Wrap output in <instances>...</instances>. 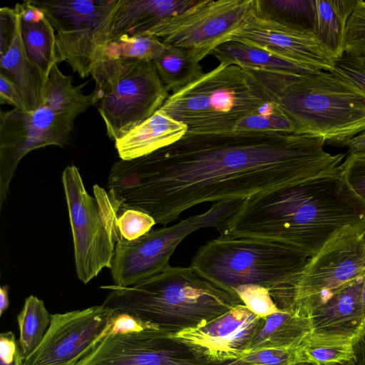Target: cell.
<instances>
[{
    "instance_id": "cell-19",
    "label": "cell",
    "mask_w": 365,
    "mask_h": 365,
    "mask_svg": "<svg viewBox=\"0 0 365 365\" xmlns=\"http://www.w3.org/2000/svg\"><path fill=\"white\" fill-rule=\"evenodd\" d=\"M198 1L118 0L110 26V41L123 35H145L158 23L183 12Z\"/></svg>"
},
{
    "instance_id": "cell-40",
    "label": "cell",
    "mask_w": 365,
    "mask_h": 365,
    "mask_svg": "<svg viewBox=\"0 0 365 365\" xmlns=\"http://www.w3.org/2000/svg\"><path fill=\"white\" fill-rule=\"evenodd\" d=\"M147 328H153L132 315L118 313L109 329V334H127L138 332Z\"/></svg>"
},
{
    "instance_id": "cell-32",
    "label": "cell",
    "mask_w": 365,
    "mask_h": 365,
    "mask_svg": "<svg viewBox=\"0 0 365 365\" xmlns=\"http://www.w3.org/2000/svg\"><path fill=\"white\" fill-rule=\"evenodd\" d=\"M343 51L349 55L365 56V1L356 0L348 19Z\"/></svg>"
},
{
    "instance_id": "cell-35",
    "label": "cell",
    "mask_w": 365,
    "mask_h": 365,
    "mask_svg": "<svg viewBox=\"0 0 365 365\" xmlns=\"http://www.w3.org/2000/svg\"><path fill=\"white\" fill-rule=\"evenodd\" d=\"M120 214L117 220L118 228L121 237L128 241L140 237L156 225L151 216L136 209H124Z\"/></svg>"
},
{
    "instance_id": "cell-43",
    "label": "cell",
    "mask_w": 365,
    "mask_h": 365,
    "mask_svg": "<svg viewBox=\"0 0 365 365\" xmlns=\"http://www.w3.org/2000/svg\"><path fill=\"white\" fill-rule=\"evenodd\" d=\"M343 147L349 148L348 153L365 151V132H363L344 143Z\"/></svg>"
},
{
    "instance_id": "cell-48",
    "label": "cell",
    "mask_w": 365,
    "mask_h": 365,
    "mask_svg": "<svg viewBox=\"0 0 365 365\" xmlns=\"http://www.w3.org/2000/svg\"><path fill=\"white\" fill-rule=\"evenodd\" d=\"M361 238L363 239V240L365 242V228L364 229V230L361 232Z\"/></svg>"
},
{
    "instance_id": "cell-31",
    "label": "cell",
    "mask_w": 365,
    "mask_h": 365,
    "mask_svg": "<svg viewBox=\"0 0 365 365\" xmlns=\"http://www.w3.org/2000/svg\"><path fill=\"white\" fill-rule=\"evenodd\" d=\"M166 48L167 45L153 35H123L109 43L105 56L110 58L153 61Z\"/></svg>"
},
{
    "instance_id": "cell-36",
    "label": "cell",
    "mask_w": 365,
    "mask_h": 365,
    "mask_svg": "<svg viewBox=\"0 0 365 365\" xmlns=\"http://www.w3.org/2000/svg\"><path fill=\"white\" fill-rule=\"evenodd\" d=\"M235 292L243 304L258 316L264 317L279 311L267 287L243 285L236 288Z\"/></svg>"
},
{
    "instance_id": "cell-18",
    "label": "cell",
    "mask_w": 365,
    "mask_h": 365,
    "mask_svg": "<svg viewBox=\"0 0 365 365\" xmlns=\"http://www.w3.org/2000/svg\"><path fill=\"white\" fill-rule=\"evenodd\" d=\"M364 276L351 281L324 304L307 313L312 335L352 340L361 336L364 324L362 304Z\"/></svg>"
},
{
    "instance_id": "cell-46",
    "label": "cell",
    "mask_w": 365,
    "mask_h": 365,
    "mask_svg": "<svg viewBox=\"0 0 365 365\" xmlns=\"http://www.w3.org/2000/svg\"><path fill=\"white\" fill-rule=\"evenodd\" d=\"M294 365H322V364H312V363H308V362H299L297 363ZM326 365H352L351 361V362H346V363H341V364H326Z\"/></svg>"
},
{
    "instance_id": "cell-3",
    "label": "cell",
    "mask_w": 365,
    "mask_h": 365,
    "mask_svg": "<svg viewBox=\"0 0 365 365\" xmlns=\"http://www.w3.org/2000/svg\"><path fill=\"white\" fill-rule=\"evenodd\" d=\"M101 288L110 290L103 305L170 334L204 324L243 304L237 293L208 281L190 266L169 265L135 285Z\"/></svg>"
},
{
    "instance_id": "cell-42",
    "label": "cell",
    "mask_w": 365,
    "mask_h": 365,
    "mask_svg": "<svg viewBox=\"0 0 365 365\" xmlns=\"http://www.w3.org/2000/svg\"><path fill=\"white\" fill-rule=\"evenodd\" d=\"M352 365H365V336H361L354 343V357Z\"/></svg>"
},
{
    "instance_id": "cell-39",
    "label": "cell",
    "mask_w": 365,
    "mask_h": 365,
    "mask_svg": "<svg viewBox=\"0 0 365 365\" xmlns=\"http://www.w3.org/2000/svg\"><path fill=\"white\" fill-rule=\"evenodd\" d=\"M0 101L13 106L14 108L28 110L26 101L15 83L0 73Z\"/></svg>"
},
{
    "instance_id": "cell-1",
    "label": "cell",
    "mask_w": 365,
    "mask_h": 365,
    "mask_svg": "<svg viewBox=\"0 0 365 365\" xmlns=\"http://www.w3.org/2000/svg\"><path fill=\"white\" fill-rule=\"evenodd\" d=\"M297 132L186 133L174 143L111 167L108 193L165 225L204 202L245 200L334 170L346 155Z\"/></svg>"
},
{
    "instance_id": "cell-47",
    "label": "cell",
    "mask_w": 365,
    "mask_h": 365,
    "mask_svg": "<svg viewBox=\"0 0 365 365\" xmlns=\"http://www.w3.org/2000/svg\"><path fill=\"white\" fill-rule=\"evenodd\" d=\"M362 304H363V312H364V323H365V276H364V285H363V289H362Z\"/></svg>"
},
{
    "instance_id": "cell-2",
    "label": "cell",
    "mask_w": 365,
    "mask_h": 365,
    "mask_svg": "<svg viewBox=\"0 0 365 365\" xmlns=\"http://www.w3.org/2000/svg\"><path fill=\"white\" fill-rule=\"evenodd\" d=\"M365 226V204L349 188L341 164L301 182L243 200L220 235L282 242L310 257L337 232Z\"/></svg>"
},
{
    "instance_id": "cell-37",
    "label": "cell",
    "mask_w": 365,
    "mask_h": 365,
    "mask_svg": "<svg viewBox=\"0 0 365 365\" xmlns=\"http://www.w3.org/2000/svg\"><path fill=\"white\" fill-rule=\"evenodd\" d=\"M341 168L349 188L365 204V151L348 153Z\"/></svg>"
},
{
    "instance_id": "cell-34",
    "label": "cell",
    "mask_w": 365,
    "mask_h": 365,
    "mask_svg": "<svg viewBox=\"0 0 365 365\" xmlns=\"http://www.w3.org/2000/svg\"><path fill=\"white\" fill-rule=\"evenodd\" d=\"M297 348L253 351L219 365H294L299 363Z\"/></svg>"
},
{
    "instance_id": "cell-4",
    "label": "cell",
    "mask_w": 365,
    "mask_h": 365,
    "mask_svg": "<svg viewBox=\"0 0 365 365\" xmlns=\"http://www.w3.org/2000/svg\"><path fill=\"white\" fill-rule=\"evenodd\" d=\"M245 69L292 120L297 133L342 146L365 132V98L331 72Z\"/></svg>"
},
{
    "instance_id": "cell-33",
    "label": "cell",
    "mask_w": 365,
    "mask_h": 365,
    "mask_svg": "<svg viewBox=\"0 0 365 365\" xmlns=\"http://www.w3.org/2000/svg\"><path fill=\"white\" fill-rule=\"evenodd\" d=\"M331 72L365 98V56L343 53Z\"/></svg>"
},
{
    "instance_id": "cell-16",
    "label": "cell",
    "mask_w": 365,
    "mask_h": 365,
    "mask_svg": "<svg viewBox=\"0 0 365 365\" xmlns=\"http://www.w3.org/2000/svg\"><path fill=\"white\" fill-rule=\"evenodd\" d=\"M262 319L242 304L204 324L171 334L210 364L219 365L247 352Z\"/></svg>"
},
{
    "instance_id": "cell-44",
    "label": "cell",
    "mask_w": 365,
    "mask_h": 365,
    "mask_svg": "<svg viewBox=\"0 0 365 365\" xmlns=\"http://www.w3.org/2000/svg\"><path fill=\"white\" fill-rule=\"evenodd\" d=\"M9 287L4 285L0 289V315L1 316L9 307Z\"/></svg>"
},
{
    "instance_id": "cell-10",
    "label": "cell",
    "mask_w": 365,
    "mask_h": 365,
    "mask_svg": "<svg viewBox=\"0 0 365 365\" xmlns=\"http://www.w3.org/2000/svg\"><path fill=\"white\" fill-rule=\"evenodd\" d=\"M244 200L213 203L205 212L190 215L173 225L151 230L140 237L116 242L110 267L113 285L138 284L168 267L175 250L189 235L203 228L222 229Z\"/></svg>"
},
{
    "instance_id": "cell-20",
    "label": "cell",
    "mask_w": 365,
    "mask_h": 365,
    "mask_svg": "<svg viewBox=\"0 0 365 365\" xmlns=\"http://www.w3.org/2000/svg\"><path fill=\"white\" fill-rule=\"evenodd\" d=\"M187 131L184 124L159 110L115 141L120 159L133 160L170 145Z\"/></svg>"
},
{
    "instance_id": "cell-49",
    "label": "cell",
    "mask_w": 365,
    "mask_h": 365,
    "mask_svg": "<svg viewBox=\"0 0 365 365\" xmlns=\"http://www.w3.org/2000/svg\"><path fill=\"white\" fill-rule=\"evenodd\" d=\"M361 336H365V323H364V325L363 327V329H362V332H361Z\"/></svg>"
},
{
    "instance_id": "cell-7",
    "label": "cell",
    "mask_w": 365,
    "mask_h": 365,
    "mask_svg": "<svg viewBox=\"0 0 365 365\" xmlns=\"http://www.w3.org/2000/svg\"><path fill=\"white\" fill-rule=\"evenodd\" d=\"M91 76L94 106L115 141L152 116L170 96L153 61L104 56Z\"/></svg>"
},
{
    "instance_id": "cell-21",
    "label": "cell",
    "mask_w": 365,
    "mask_h": 365,
    "mask_svg": "<svg viewBox=\"0 0 365 365\" xmlns=\"http://www.w3.org/2000/svg\"><path fill=\"white\" fill-rule=\"evenodd\" d=\"M0 73L19 88L28 110H36L43 105L46 79L26 53L19 14L13 40L9 48L0 54Z\"/></svg>"
},
{
    "instance_id": "cell-24",
    "label": "cell",
    "mask_w": 365,
    "mask_h": 365,
    "mask_svg": "<svg viewBox=\"0 0 365 365\" xmlns=\"http://www.w3.org/2000/svg\"><path fill=\"white\" fill-rule=\"evenodd\" d=\"M212 55L220 63L234 64L244 68H259L307 74L314 71L302 66L265 49L230 40L215 48Z\"/></svg>"
},
{
    "instance_id": "cell-12",
    "label": "cell",
    "mask_w": 365,
    "mask_h": 365,
    "mask_svg": "<svg viewBox=\"0 0 365 365\" xmlns=\"http://www.w3.org/2000/svg\"><path fill=\"white\" fill-rule=\"evenodd\" d=\"M255 9V0H199L183 12L167 18L145 35L187 51L199 62L230 41Z\"/></svg>"
},
{
    "instance_id": "cell-41",
    "label": "cell",
    "mask_w": 365,
    "mask_h": 365,
    "mask_svg": "<svg viewBox=\"0 0 365 365\" xmlns=\"http://www.w3.org/2000/svg\"><path fill=\"white\" fill-rule=\"evenodd\" d=\"M18 348L15 336L11 331L1 334L0 356L1 362L6 364H12L15 360Z\"/></svg>"
},
{
    "instance_id": "cell-26",
    "label": "cell",
    "mask_w": 365,
    "mask_h": 365,
    "mask_svg": "<svg viewBox=\"0 0 365 365\" xmlns=\"http://www.w3.org/2000/svg\"><path fill=\"white\" fill-rule=\"evenodd\" d=\"M153 63L168 93L180 91L204 74L197 60L187 51L175 46H167Z\"/></svg>"
},
{
    "instance_id": "cell-6",
    "label": "cell",
    "mask_w": 365,
    "mask_h": 365,
    "mask_svg": "<svg viewBox=\"0 0 365 365\" xmlns=\"http://www.w3.org/2000/svg\"><path fill=\"white\" fill-rule=\"evenodd\" d=\"M310 257L292 246L274 241L220 235L201 246L190 267L201 277L237 293L243 285L271 289L294 279Z\"/></svg>"
},
{
    "instance_id": "cell-45",
    "label": "cell",
    "mask_w": 365,
    "mask_h": 365,
    "mask_svg": "<svg viewBox=\"0 0 365 365\" xmlns=\"http://www.w3.org/2000/svg\"><path fill=\"white\" fill-rule=\"evenodd\" d=\"M22 356L21 355L19 349H18V351L16 354L15 360L11 364H6L1 361V365H21L22 363Z\"/></svg>"
},
{
    "instance_id": "cell-23",
    "label": "cell",
    "mask_w": 365,
    "mask_h": 365,
    "mask_svg": "<svg viewBox=\"0 0 365 365\" xmlns=\"http://www.w3.org/2000/svg\"><path fill=\"white\" fill-rule=\"evenodd\" d=\"M313 33L324 48L336 60L344 53L348 19L356 0H314Z\"/></svg>"
},
{
    "instance_id": "cell-25",
    "label": "cell",
    "mask_w": 365,
    "mask_h": 365,
    "mask_svg": "<svg viewBox=\"0 0 365 365\" xmlns=\"http://www.w3.org/2000/svg\"><path fill=\"white\" fill-rule=\"evenodd\" d=\"M86 84L74 86L72 76L64 75L55 63L46 79L43 106L56 114L76 119L94 106L95 92L86 95L82 91Z\"/></svg>"
},
{
    "instance_id": "cell-30",
    "label": "cell",
    "mask_w": 365,
    "mask_h": 365,
    "mask_svg": "<svg viewBox=\"0 0 365 365\" xmlns=\"http://www.w3.org/2000/svg\"><path fill=\"white\" fill-rule=\"evenodd\" d=\"M356 340L309 335L297 348L299 362L317 364L352 361Z\"/></svg>"
},
{
    "instance_id": "cell-5",
    "label": "cell",
    "mask_w": 365,
    "mask_h": 365,
    "mask_svg": "<svg viewBox=\"0 0 365 365\" xmlns=\"http://www.w3.org/2000/svg\"><path fill=\"white\" fill-rule=\"evenodd\" d=\"M273 101L247 69L220 63L170 95L158 110L186 125V133H221Z\"/></svg>"
},
{
    "instance_id": "cell-17",
    "label": "cell",
    "mask_w": 365,
    "mask_h": 365,
    "mask_svg": "<svg viewBox=\"0 0 365 365\" xmlns=\"http://www.w3.org/2000/svg\"><path fill=\"white\" fill-rule=\"evenodd\" d=\"M231 40L265 49L312 70L332 71L335 59L313 33L258 16L255 11Z\"/></svg>"
},
{
    "instance_id": "cell-14",
    "label": "cell",
    "mask_w": 365,
    "mask_h": 365,
    "mask_svg": "<svg viewBox=\"0 0 365 365\" xmlns=\"http://www.w3.org/2000/svg\"><path fill=\"white\" fill-rule=\"evenodd\" d=\"M116 314L103 304L51 314L43 340L21 365H75L106 336Z\"/></svg>"
},
{
    "instance_id": "cell-13",
    "label": "cell",
    "mask_w": 365,
    "mask_h": 365,
    "mask_svg": "<svg viewBox=\"0 0 365 365\" xmlns=\"http://www.w3.org/2000/svg\"><path fill=\"white\" fill-rule=\"evenodd\" d=\"M75 119L42 106L36 110L14 108L0 113V208L7 200L10 183L21 160L29 152L49 146L63 147Z\"/></svg>"
},
{
    "instance_id": "cell-27",
    "label": "cell",
    "mask_w": 365,
    "mask_h": 365,
    "mask_svg": "<svg viewBox=\"0 0 365 365\" xmlns=\"http://www.w3.org/2000/svg\"><path fill=\"white\" fill-rule=\"evenodd\" d=\"M21 34L26 53L47 79L56 63L55 30L46 16L33 23L21 19Z\"/></svg>"
},
{
    "instance_id": "cell-15",
    "label": "cell",
    "mask_w": 365,
    "mask_h": 365,
    "mask_svg": "<svg viewBox=\"0 0 365 365\" xmlns=\"http://www.w3.org/2000/svg\"><path fill=\"white\" fill-rule=\"evenodd\" d=\"M75 365H212L170 333L155 328L109 334Z\"/></svg>"
},
{
    "instance_id": "cell-11",
    "label": "cell",
    "mask_w": 365,
    "mask_h": 365,
    "mask_svg": "<svg viewBox=\"0 0 365 365\" xmlns=\"http://www.w3.org/2000/svg\"><path fill=\"white\" fill-rule=\"evenodd\" d=\"M56 33V63L67 62L81 78L91 76L109 44L118 0L34 1Z\"/></svg>"
},
{
    "instance_id": "cell-22",
    "label": "cell",
    "mask_w": 365,
    "mask_h": 365,
    "mask_svg": "<svg viewBox=\"0 0 365 365\" xmlns=\"http://www.w3.org/2000/svg\"><path fill=\"white\" fill-rule=\"evenodd\" d=\"M312 331L307 316L279 310L262 317L246 353L260 349H296Z\"/></svg>"
},
{
    "instance_id": "cell-28",
    "label": "cell",
    "mask_w": 365,
    "mask_h": 365,
    "mask_svg": "<svg viewBox=\"0 0 365 365\" xmlns=\"http://www.w3.org/2000/svg\"><path fill=\"white\" fill-rule=\"evenodd\" d=\"M43 300L34 295L26 297L16 317L19 329V348L24 359L40 344L51 322Z\"/></svg>"
},
{
    "instance_id": "cell-8",
    "label": "cell",
    "mask_w": 365,
    "mask_h": 365,
    "mask_svg": "<svg viewBox=\"0 0 365 365\" xmlns=\"http://www.w3.org/2000/svg\"><path fill=\"white\" fill-rule=\"evenodd\" d=\"M365 226L346 227L309 259L294 279L269 289L281 311L306 315L351 281L365 275Z\"/></svg>"
},
{
    "instance_id": "cell-29",
    "label": "cell",
    "mask_w": 365,
    "mask_h": 365,
    "mask_svg": "<svg viewBox=\"0 0 365 365\" xmlns=\"http://www.w3.org/2000/svg\"><path fill=\"white\" fill-rule=\"evenodd\" d=\"M255 13L304 31H314V0H255Z\"/></svg>"
},
{
    "instance_id": "cell-38",
    "label": "cell",
    "mask_w": 365,
    "mask_h": 365,
    "mask_svg": "<svg viewBox=\"0 0 365 365\" xmlns=\"http://www.w3.org/2000/svg\"><path fill=\"white\" fill-rule=\"evenodd\" d=\"M19 14L16 9L8 6L0 9V54L9 46L15 34Z\"/></svg>"
},
{
    "instance_id": "cell-9",
    "label": "cell",
    "mask_w": 365,
    "mask_h": 365,
    "mask_svg": "<svg viewBox=\"0 0 365 365\" xmlns=\"http://www.w3.org/2000/svg\"><path fill=\"white\" fill-rule=\"evenodd\" d=\"M71 227L76 271L85 284L110 268L116 242L121 237L117 220L120 208L108 191L94 185L93 196L84 186L78 168L67 166L62 174Z\"/></svg>"
}]
</instances>
